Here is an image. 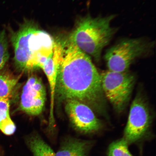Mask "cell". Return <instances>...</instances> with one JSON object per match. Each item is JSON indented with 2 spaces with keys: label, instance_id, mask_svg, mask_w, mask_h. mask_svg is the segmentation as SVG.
<instances>
[{
  "label": "cell",
  "instance_id": "4",
  "mask_svg": "<svg viewBox=\"0 0 156 156\" xmlns=\"http://www.w3.org/2000/svg\"><path fill=\"white\" fill-rule=\"evenodd\" d=\"M153 44L142 38L125 39L107 51L105 58L109 71L124 73L129 71L131 64L147 54Z\"/></svg>",
  "mask_w": 156,
  "mask_h": 156
},
{
  "label": "cell",
  "instance_id": "9",
  "mask_svg": "<svg viewBox=\"0 0 156 156\" xmlns=\"http://www.w3.org/2000/svg\"><path fill=\"white\" fill-rule=\"evenodd\" d=\"M46 95H44L26 83L21 93L20 108L32 116H38L44 110Z\"/></svg>",
  "mask_w": 156,
  "mask_h": 156
},
{
  "label": "cell",
  "instance_id": "5",
  "mask_svg": "<svg viewBox=\"0 0 156 156\" xmlns=\"http://www.w3.org/2000/svg\"><path fill=\"white\" fill-rule=\"evenodd\" d=\"M100 75L105 98L117 112L121 113L129 102L135 83V76L129 71L118 73L108 70Z\"/></svg>",
  "mask_w": 156,
  "mask_h": 156
},
{
  "label": "cell",
  "instance_id": "15",
  "mask_svg": "<svg viewBox=\"0 0 156 156\" xmlns=\"http://www.w3.org/2000/svg\"><path fill=\"white\" fill-rule=\"evenodd\" d=\"M9 58L8 43L5 29L0 33V70L4 67Z\"/></svg>",
  "mask_w": 156,
  "mask_h": 156
},
{
  "label": "cell",
  "instance_id": "8",
  "mask_svg": "<svg viewBox=\"0 0 156 156\" xmlns=\"http://www.w3.org/2000/svg\"><path fill=\"white\" fill-rule=\"evenodd\" d=\"M60 52L58 49L54 47L52 55L47 60L41 69L43 70L48 79L49 84L51 102L49 118V128L50 131H53L55 127L54 108L55 95L57 81Z\"/></svg>",
  "mask_w": 156,
  "mask_h": 156
},
{
  "label": "cell",
  "instance_id": "2",
  "mask_svg": "<svg viewBox=\"0 0 156 156\" xmlns=\"http://www.w3.org/2000/svg\"><path fill=\"white\" fill-rule=\"evenodd\" d=\"M11 41L15 63L19 69L41 68L53 53L54 39L32 22L27 21L18 31L12 32Z\"/></svg>",
  "mask_w": 156,
  "mask_h": 156
},
{
  "label": "cell",
  "instance_id": "12",
  "mask_svg": "<svg viewBox=\"0 0 156 156\" xmlns=\"http://www.w3.org/2000/svg\"><path fill=\"white\" fill-rule=\"evenodd\" d=\"M10 99H0V130L7 136H11L16 130V126L10 115Z\"/></svg>",
  "mask_w": 156,
  "mask_h": 156
},
{
  "label": "cell",
  "instance_id": "1",
  "mask_svg": "<svg viewBox=\"0 0 156 156\" xmlns=\"http://www.w3.org/2000/svg\"><path fill=\"white\" fill-rule=\"evenodd\" d=\"M60 51L56 89L61 98L75 99L98 114L107 116L106 99L100 73L90 56L69 38H60Z\"/></svg>",
  "mask_w": 156,
  "mask_h": 156
},
{
  "label": "cell",
  "instance_id": "13",
  "mask_svg": "<svg viewBox=\"0 0 156 156\" xmlns=\"http://www.w3.org/2000/svg\"><path fill=\"white\" fill-rule=\"evenodd\" d=\"M20 77L0 74V99H10Z\"/></svg>",
  "mask_w": 156,
  "mask_h": 156
},
{
  "label": "cell",
  "instance_id": "3",
  "mask_svg": "<svg viewBox=\"0 0 156 156\" xmlns=\"http://www.w3.org/2000/svg\"><path fill=\"white\" fill-rule=\"evenodd\" d=\"M114 17V15L93 17L90 15L81 17L68 38L83 52L99 62L103 49L116 32V29L111 26Z\"/></svg>",
  "mask_w": 156,
  "mask_h": 156
},
{
  "label": "cell",
  "instance_id": "7",
  "mask_svg": "<svg viewBox=\"0 0 156 156\" xmlns=\"http://www.w3.org/2000/svg\"><path fill=\"white\" fill-rule=\"evenodd\" d=\"M65 108L72 124L78 131L90 134L102 128V122L92 109L84 103L75 99H68Z\"/></svg>",
  "mask_w": 156,
  "mask_h": 156
},
{
  "label": "cell",
  "instance_id": "14",
  "mask_svg": "<svg viewBox=\"0 0 156 156\" xmlns=\"http://www.w3.org/2000/svg\"><path fill=\"white\" fill-rule=\"evenodd\" d=\"M128 144L124 138L112 142L108 148V156H133L129 151Z\"/></svg>",
  "mask_w": 156,
  "mask_h": 156
},
{
  "label": "cell",
  "instance_id": "6",
  "mask_svg": "<svg viewBox=\"0 0 156 156\" xmlns=\"http://www.w3.org/2000/svg\"><path fill=\"white\" fill-rule=\"evenodd\" d=\"M149 107L142 95L138 93L132 103L124 138L128 144L141 139L147 133L151 122Z\"/></svg>",
  "mask_w": 156,
  "mask_h": 156
},
{
  "label": "cell",
  "instance_id": "11",
  "mask_svg": "<svg viewBox=\"0 0 156 156\" xmlns=\"http://www.w3.org/2000/svg\"><path fill=\"white\" fill-rule=\"evenodd\" d=\"M26 145L34 156H56V153L38 134L26 138Z\"/></svg>",
  "mask_w": 156,
  "mask_h": 156
},
{
  "label": "cell",
  "instance_id": "16",
  "mask_svg": "<svg viewBox=\"0 0 156 156\" xmlns=\"http://www.w3.org/2000/svg\"><path fill=\"white\" fill-rule=\"evenodd\" d=\"M2 151L1 148H0V156H2Z\"/></svg>",
  "mask_w": 156,
  "mask_h": 156
},
{
  "label": "cell",
  "instance_id": "10",
  "mask_svg": "<svg viewBox=\"0 0 156 156\" xmlns=\"http://www.w3.org/2000/svg\"><path fill=\"white\" fill-rule=\"evenodd\" d=\"M91 145L90 141L67 138L62 142L56 156H87Z\"/></svg>",
  "mask_w": 156,
  "mask_h": 156
}]
</instances>
